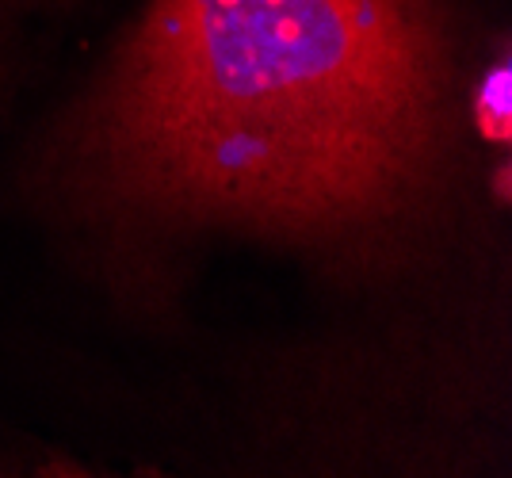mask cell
Masks as SVG:
<instances>
[{
  "instance_id": "7a4b0ae2",
  "label": "cell",
  "mask_w": 512,
  "mask_h": 478,
  "mask_svg": "<svg viewBox=\"0 0 512 478\" xmlns=\"http://www.w3.org/2000/svg\"><path fill=\"white\" fill-rule=\"evenodd\" d=\"M474 115L486 142H509V62L501 58L493 69H486L478 100H474Z\"/></svg>"
},
{
  "instance_id": "6da1fadb",
  "label": "cell",
  "mask_w": 512,
  "mask_h": 478,
  "mask_svg": "<svg viewBox=\"0 0 512 478\" xmlns=\"http://www.w3.org/2000/svg\"><path fill=\"white\" fill-rule=\"evenodd\" d=\"M440 0H150L85 104L81 153L150 215L360 238L432 192Z\"/></svg>"
}]
</instances>
